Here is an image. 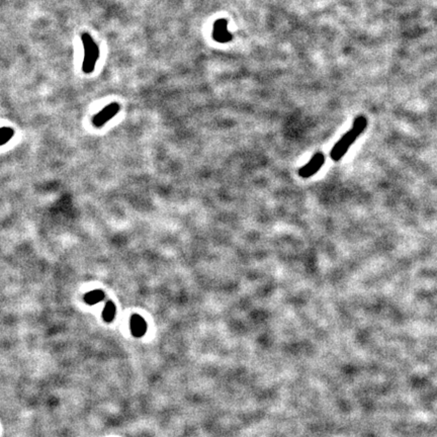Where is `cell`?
I'll list each match as a JSON object with an SVG mask.
<instances>
[{
    "instance_id": "8992f818",
    "label": "cell",
    "mask_w": 437,
    "mask_h": 437,
    "mask_svg": "<svg viewBox=\"0 0 437 437\" xmlns=\"http://www.w3.org/2000/svg\"><path fill=\"white\" fill-rule=\"evenodd\" d=\"M130 327L131 332L134 337L140 338L143 337L147 332V322L143 319V317L140 316L138 314H134L130 320Z\"/></svg>"
},
{
    "instance_id": "277c9868",
    "label": "cell",
    "mask_w": 437,
    "mask_h": 437,
    "mask_svg": "<svg viewBox=\"0 0 437 437\" xmlns=\"http://www.w3.org/2000/svg\"><path fill=\"white\" fill-rule=\"evenodd\" d=\"M120 107L117 102H112L109 106H107L104 109H102L98 114H96L93 117L92 124L96 128H100L103 125H106L108 121L116 117L117 113L119 112Z\"/></svg>"
},
{
    "instance_id": "9c48e42d",
    "label": "cell",
    "mask_w": 437,
    "mask_h": 437,
    "mask_svg": "<svg viewBox=\"0 0 437 437\" xmlns=\"http://www.w3.org/2000/svg\"><path fill=\"white\" fill-rule=\"evenodd\" d=\"M14 135V131L11 128L3 127L0 128V146L4 145L8 141H10L11 138Z\"/></svg>"
},
{
    "instance_id": "3957f363",
    "label": "cell",
    "mask_w": 437,
    "mask_h": 437,
    "mask_svg": "<svg viewBox=\"0 0 437 437\" xmlns=\"http://www.w3.org/2000/svg\"><path fill=\"white\" fill-rule=\"evenodd\" d=\"M325 163V156L323 153L318 152L315 154L311 160L299 169V175L303 178H310L311 176L318 173Z\"/></svg>"
},
{
    "instance_id": "7a4b0ae2",
    "label": "cell",
    "mask_w": 437,
    "mask_h": 437,
    "mask_svg": "<svg viewBox=\"0 0 437 437\" xmlns=\"http://www.w3.org/2000/svg\"><path fill=\"white\" fill-rule=\"evenodd\" d=\"M81 40L84 47L82 70L85 74H90L93 72L96 62L99 59V48L89 33L83 32L81 34Z\"/></svg>"
},
{
    "instance_id": "ba28073f",
    "label": "cell",
    "mask_w": 437,
    "mask_h": 437,
    "mask_svg": "<svg viewBox=\"0 0 437 437\" xmlns=\"http://www.w3.org/2000/svg\"><path fill=\"white\" fill-rule=\"evenodd\" d=\"M116 312H117L116 305L111 301L108 302L102 311V319L107 323H111L112 321H114L116 317Z\"/></svg>"
},
{
    "instance_id": "5b68a950",
    "label": "cell",
    "mask_w": 437,
    "mask_h": 437,
    "mask_svg": "<svg viewBox=\"0 0 437 437\" xmlns=\"http://www.w3.org/2000/svg\"><path fill=\"white\" fill-rule=\"evenodd\" d=\"M213 38L215 41L219 43H227L232 41L233 37L232 34L228 30V22L225 19L218 20L215 23L214 30H213Z\"/></svg>"
},
{
    "instance_id": "6da1fadb",
    "label": "cell",
    "mask_w": 437,
    "mask_h": 437,
    "mask_svg": "<svg viewBox=\"0 0 437 437\" xmlns=\"http://www.w3.org/2000/svg\"><path fill=\"white\" fill-rule=\"evenodd\" d=\"M366 126H368L366 118L363 116L357 117L353 121L352 128L342 136V138L330 151V158L334 161H339L340 159H342L349 148L352 146L357 138L363 133Z\"/></svg>"
},
{
    "instance_id": "52a82bcc",
    "label": "cell",
    "mask_w": 437,
    "mask_h": 437,
    "mask_svg": "<svg viewBox=\"0 0 437 437\" xmlns=\"http://www.w3.org/2000/svg\"><path fill=\"white\" fill-rule=\"evenodd\" d=\"M104 299V292L100 290H94L84 295V302L87 305H95Z\"/></svg>"
}]
</instances>
